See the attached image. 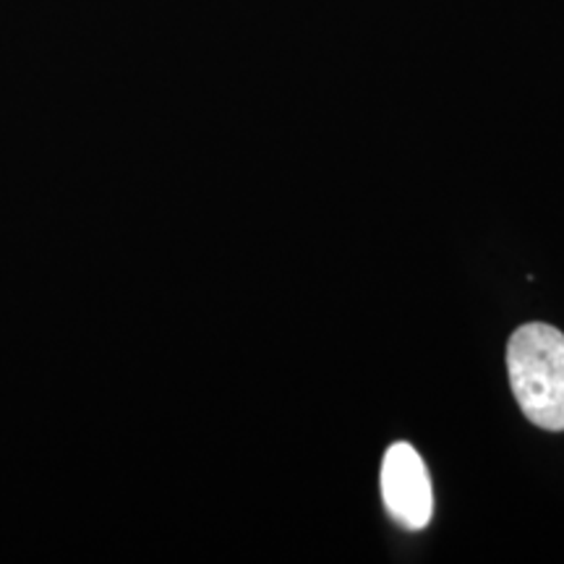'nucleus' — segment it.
<instances>
[{
  "label": "nucleus",
  "instance_id": "1",
  "mask_svg": "<svg viewBox=\"0 0 564 564\" xmlns=\"http://www.w3.org/2000/svg\"><path fill=\"white\" fill-rule=\"evenodd\" d=\"M507 371L523 415L546 432H564V335L531 322L507 343Z\"/></svg>",
  "mask_w": 564,
  "mask_h": 564
},
{
  "label": "nucleus",
  "instance_id": "2",
  "mask_svg": "<svg viewBox=\"0 0 564 564\" xmlns=\"http://www.w3.org/2000/svg\"><path fill=\"white\" fill-rule=\"evenodd\" d=\"M379 484H382L387 510L400 525L411 528V531H421L429 525L434 512L432 478L411 444L394 442L387 449Z\"/></svg>",
  "mask_w": 564,
  "mask_h": 564
}]
</instances>
